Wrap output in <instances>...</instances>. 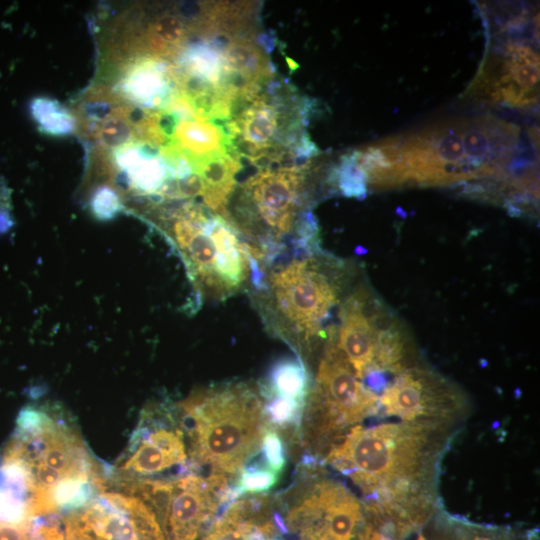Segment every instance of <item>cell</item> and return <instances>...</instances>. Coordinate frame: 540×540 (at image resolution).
Instances as JSON below:
<instances>
[{
	"label": "cell",
	"mask_w": 540,
	"mask_h": 540,
	"mask_svg": "<svg viewBox=\"0 0 540 540\" xmlns=\"http://www.w3.org/2000/svg\"><path fill=\"white\" fill-rule=\"evenodd\" d=\"M0 485L26 502L34 521L83 508L107 490V477L62 408L29 405L1 453Z\"/></svg>",
	"instance_id": "6da1fadb"
},
{
	"label": "cell",
	"mask_w": 540,
	"mask_h": 540,
	"mask_svg": "<svg viewBox=\"0 0 540 540\" xmlns=\"http://www.w3.org/2000/svg\"><path fill=\"white\" fill-rule=\"evenodd\" d=\"M519 140L516 126L496 118L447 121L368 146L366 166L375 187L503 176Z\"/></svg>",
	"instance_id": "7a4b0ae2"
},
{
	"label": "cell",
	"mask_w": 540,
	"mask_h": 540,
	"mask_svg": "<svg viewBox=\"0 0 540 540\" xmlns=\"http://www.w3.org/2000/svg\"><path fill=\"white\" fill-rule=\"evenodd\" d=\"M176 409L191 468L230 481L258 455L270 428L258 388L245 382L199 388Z\"/></svg>",
	"instance_id": "3957f363"
},
{
	"label": "cell",
	"mask_w": 540,
	"mask_h": 540,
	"mask_svg": "<svg viewBox=\"0 0 540 540\" xmlns=\"http://www.w3.org/2000/svg\"><path fill=\"white\" fill-rule=\"evenodd\" d=\"M273 264L274 269L264 268L257 290L267 323L300 350L316 338H326L324 325L339 301L342 266L321 257L319 250Z\"/></svg>",
	"instance_id": "277c9868"
},
{
	"label": "cell",
	"mask_w": 540,
	"mask_h": 540,
	"mask_svg": "<svg viewBox=\"0 0 540 540\" xmlns=\"http://www.w3.org/2000/svg\"><path fill=\"white\" fill-rule=\"evenodd\" d=\"M308 164L261 168L240 187L234 225L266 264L289 255L304 215Z\"/></svg>",
	"instance_id": "5b68a950"
},
{
	"label": "cell",
	"mask_w": 540,
	"mask_h": 540,
	"mask_svg": "<svg viewBox=\"0 0 540 540\" xmlns=\"http://www.w3.org/2000/svg\"><path fill=\"white\" fill-rule=\"evenodd\" d=\"M240 234L233 222L192 203L175 213L168 233L198 290L214 299L238 292L250 277Z\"/></svg>",
	"instance_id": "8992f818"
},
{
	"label": "cell",
	"mask_w": 540,
	"mask_h": 540,
	"mask_svg": "<svg viewBox=\"0 0 540 540\" xmlns=\"http://www.w3.org/2000/svg\"><path fill=\"white\" fill-rule=\"evenodd\" d=\"M427 435L419 425L381 424L354 426L326 462L348 475L366 492L390 491L417 475L426 452Z\"/></svg>",
	"instance_id": "52a82bcc"
},
{
	"label": "cell",
	"mask_w": 540,
	"mask_h": 540,
	"mask_svg": "<svg viewBox=\"0 0 540 540\" xmlns=\"http://www.w3.org/2000/svg\"><path fill=\"white\" fill-rule=\"evenodd\" d=\"M118 490L138 496L152 508L165 540H200L222 505L231 502L229 479L194 471L166 479L133 481Z\"/></svg>",
	"instance_id": "ba28073f"
},
{
	"label": "cell",
	"mask_w": 540,
	"mask_h": 540,
	"mask_svg": "<svg viewBox=\"0 0 540 540\" xmlns=\"http://www.w3.org/2000/svg\"><path fill=\"white\" fill-rule=\"evenodd\" d=\"M335 333V327L328 328L326 351L305 406L307 440L312 435L328 436L357 423L375 413L379 406L377 396L358 380L339 350Z\"/></svg>",
	"instance_id": "9c48e42d"
},
{
	"label": "cell",
	"mask_w": 540,
	"mask_h": 540,
	"mask_svg": "<svg viewBox=\"0 0 540 540\" xmlns=\"http://www.w3.org/2000/svg\"><path fill=\"white\" fill-rule=\"evenodd\" d=\"M185 437L172 414L163 407H149L140 417L129 444L116 464L106 471L107 487L147 479L177 468L192 471L188 465Z\"/></svg>",
	"instance_id": "30bf717a"
},
{
	"label": "cell",
	"mask_w": 540,
	"mask_h": 540,
	"mask_svg": "<svg viewBox=\"0 0 540 540\" xmlns=\"http://www.w3.org/2000/svg\"><path fill=\"white\" fill-rule=\"evenodd\" d=\"M72 513L97 540H165L155 512L136 495L105 490Z\"/></svg>",
	"instance_id": "8fae6325"
},
{
	"label": "cell",
	"mask_w": 540,
	"mask_h": 540,
	"mask_svg": "<svg viewBox=\"0 0 540 540\" xmlns=\"http://www.w3.org/2000/svg\"><path fill=\"white\" fill-rule=\"evenodd\" d=\"M385 317L382 306L364 288L352 293L341 305L335 339L358 379L373 370L380 325Z\"/></svg>",
	"instance_id": "7c38bea8"
},
{
	"label": "cell",
	"mask_w": 540,
	"mask_h": 540,
	"mask_svg": "<svg viewBox=\"0 0 540 540\" xmlns=\"http://www.w3.org/2000/svg\"><path fill=\"white\" fill-rule=\"evenodd\" d=\"M454 401L455 395L439 378L424 370L410 369L384 389L379 405L388 415L413 421L445 413Z\"/></svg>",
	"instance_id": "4fadbf2b"
},
{
	"label": "cell",
	"mask_w": 540,
	"mask_h": 540,
	"mask_svg": "<svg viewBox=\"0 0 540 540\" xmlns=\"http://www.w3.org/2000/svg\"><path fill=\"white\" fill-rule=\"evenodd\" d=\"M269 508L267 497L236 499L200 540H282Z\"/></svg>",
	"instance_id": "5bb4252c"
},
{
	"label": "cell",
	"mask_w": 540,
	"mask_h": 540,
	"mask_svg": "<svg viewBox=\"0 0 540 540\" xmlns=\"http://www.w3.org/2000/svg\"><path fill=\"white\" fill-rule=\"evenodd\" d=\"M120 88L133 103L163 110L178 95L176 67L158 57L142 58L126 70Z\"/></svg>",
	"instance_id": "9a60e30c"
},
{
	"label": "cell",
	"mask_w": 540,
	"mask_h": 540,
	"mask_svg": "<svg viewBox=\"0 0 540 540\" xmlns=\"http://www.w3.org/2000/svg\"><path fill=\"white\" fill-rule=\"evenodd\" d=\"M115 161L129 190L143 195L168 197L173 186L169 167L151 144L129 143L117 149Z\"/></svg>",
	"instance_id": "2e32d148"
},
{
	"label": "cell",
	"mask_w": 540,
	"mask_h": 540,
	"mask_svg": "<svg viewBox=\"0 0 540 540\" xmlns=\"http://www.w3.org/2000/svg\"><path fill=\"white\" fill-rule=\"evenodd\" d=\"M193 171L202 183L201 197L206 208L229 221L228 204L242 169L239 158L228 152L192 160ZM232 222V221H231Z\"/></svg>",
	"instance_id": "e0dca14e"
},
{
	"label": "cell",
	"mask_w": 540,
	"mask_h": 540,
	"mask_svg": "<svg viewBox=\"0 0 540 540\" xmlns=\"http://www.w3.org/2000/svg\"><path fill=\"white\" fill-rule=\"evenodd\" d=\"M224 39L212 38L184 46L179 53L178 76L201 85L221 86L226 77Z\"/></svg>",
	"instance_id": "ac0fdd59"
},
{
	"label": "cell",
	"mask_w": 540,
	"mask_h": 540,
	"mask_svg": "<svg viewBox=\"0 0 540 540\" xmlns=\"http://www.w3.org/2000/svg\"><path fill=\"white\" fill-rule=\"evenodd\" d=\"M263 401L285 400L305 408L310 393L309 374L300 359L278 360L258 387Z\"/></svg>",
	"instance_id": "d6986e66"
},
{
	"label": "cell",
	"mask_w": 540,
	"mask_h": 540,
	"mask_svg": "<svg viewBox=\"0 0 540 540\" xmlns=\"http://www.w3.org/2000/svg\"><path fill=\"white\" fill-rule=\"evenodd\" d=\"M172 144L184 152L191 161L227 152L223 128L212 121L192 116L181 117L178 120Z\"/></svg>",
	"instance_id": "ffe728a7"
},
{
	"label": "cell",
	"mask_w": 540,
	"mask_h": 540,
	"mask_svg": "<svg viewBox=\"0 0 540 540\" xmlns=\"http://www.w3.org/2000/svg\"><path fill=\"white\" fill-rule=\"evenodd\" d=\"M188 30L184 20L175 13L156 16L146 28L143 44L154 57L178 56L184 47Z\"/></svg>",
	"instance_id": "44dd1931"
},
{
	"label": "cell",
	"mask_w": 540,
	"mask_h": 540,
	"mask_svg": "<svg viewBox=\"0 0 540 540\" xmlns=\"http://www.w3.org/2000/svg\"><path fill=\"white\" fill-rule=\"evenodd\" d=\"M29 107L39 129L48 135L67 136L76 130V117L56 99L36 97Z\"/></svg>",
	"instance_id": "7402d4cb"
},
{
	"label": "cell",
	"mask_w": 540,
	"mask_h": 540,
	"mask_svg": "<svg viewBox=\"0 0 540 540\" xmlns=\"http://www.w3.org/2000/svg\"><path fill=\"white\" fill-rule=\"evenodd\" d=\"M36 540H97L85 531L72 512L33 521Z\"/></svg>",
	"instance_id": "603a6c76"
},
{
	"label": "cell",
	"mask_w": 540,
	"mask_h": 540,
	"mask_svg": "<svg viewBox=\"0 0 540 540\" xmlns=\"http://www.w3.org/2000/svg\"><path fill=\"white\" fill-rule=\"evenodd\" d=\"M94 132L95 137L107 148L118 149L131 143L135 131L129 117V109L122 106L116 113L98 124Z\"/></svg>",
	"instance_id": "cb8c5ba5"
},
{
	"label": "cell",
	"mask_w": 540,
	"mask_h": 540,
	"mask_svg": "<svg viewBox=\"0 0 540 540\" xmlns=\"http://www.w3.org/2000/svg\"><path fill=\"white\" fill-rule=\"evenodd\" d=\"M261 461L274 473L280 475L286 464L284 443L277 430L269 428L262 440Z\"/></svg>",
	"instance_id": "d4e9b609"
},
{
	"label": "cell",
	"mask_w": 540,
	"mask_h": 540,
	"mask_svg": "<svg viewBox=\"0 0 540 540\" xmlns=\"http://www.w3.org/2000/svg\"><path fill=\"white\" fill-rule=\"evenodd\" d=\"M91 209L97 218L106 220L119 213L123 209V204L116 189L102 185L92 195Z\"/></svg>",
	"instance_id": "484cf974"
},
{
	"label": "cell",
	"mask_w": 540,
	"mask_h": 540,
	"mask_svg": "<svg viewBox=\"0 0 540 540\" xmlns=\"http://www.w3.org/2000/svg\"><path fill=\"white\" fill-rule=\"evenodd\" d=\"M0 540H36L33 521L0 522Z\"/></svg>",
	"instance_id": "4316f807"
},
{
	"label": "cell",
	"mask_w": 540,
	"mask_h": 540,
	"mask_svg": "<svg viewBox=\"0 0 540 540\" xmlns=\"http://www.w3.org/2000/svg\"><path fill=\"white\" fill-rule=\"evenodd\" d=\"M12 224L8 189L0 184V233L8 231Z\"/></svg>",
	"instance_id": "83f0119b"
},
{
	"label": "cell",
	"mask_w": 540,
	"mask_h": 540,
	"mask_svg": "<svg viewBox=\"0 0 540 540\" xmlns=\"http://www.w3.org/2000/svg\"><path fill=\"white\" fill-rule=\"evenodd\" d=\"M371 540H387V538L379 533H374Z\"/></svg>",
	"instance_id": "f1b7e54d"
},
{
	"label": "cell",
	"mask_w": 540,
	"mask_h": 540,
	"mask_svg": "<svg viewBox=\"0 0 540 540\" xmlns=\"http://www.w3.org/2000/svg\"><path fill=\"white\" fill-rule=\"evenodd\" d=\"M474 540H492V539L485 536H479V537L474 538Z\"/></svg>",
	"instance_id": "f546056e"
},
{
	"label": "cell",
	"mask_w": 540,
	"mask_h": 540,
	"mask_svg": "<svg viewBox=\"0 0 540 540\" xmlns=\"http://www.w3.org/2000/svg\"><path fill=\"white\" fill-rule=\"evenodd\" d=\"M389 540V539H387ZM417 540H425L422 536H419Z\"/></svg>",
	"instance_id": "4dcf8cb0"
}]
</instances>
